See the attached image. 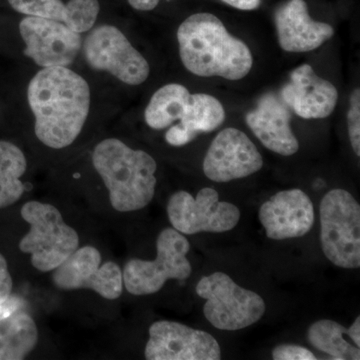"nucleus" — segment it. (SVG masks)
Segmentation results:
<instances>
[{
    "mask_svg": "<svg viewBox=\"0 0 360 360\" xmlns=\"http://www.w3.org/2000/svg\"><path fill=\"white\" fill-rule=\"evenodd\" d=\"M13 286V278L8 270V264L6 257L0 253V304L11 297Z\"/></svg>",
    "mask_w": 360,
    "mask_h": 360,
    "instance_id": "27",
    "label": "nucleus"
},
{
    "mask_svg": "<svg viewBox=\"0 0 360 360\" xmlns=\"http://www.w3.org/2000/svg\"><path fill=\"white\" fill-rule=\"evenodd\" d=\"M160 1V0H129V4L136 11H150L158 6ZM167 1H170V0H167Z\"/></svg>",
    "mask_w": 360,
    "mask_h": 360,
    "instance_id": "29",
    "label": "nucleus"
},
{
    "mask_svg": "<svg viewBox=\"0 0 360 360\" xmlns=\"http://www.w3.org/2000/svg\"><path fill=\"white\" fill-rule=\"evenodd\" d=\"M347 335L354 340L357 347H360V317H357L354 324L347 329Z\"/></svg>",
    "mask_w": 360,
    "mask_h": 360,
    "instance_id": "30",
    "label": "nucleus"
},
{
    "mask_svg": "<svg viewBox=\"0 0 360 360\" xmlns=\"http://www.w3.org/2000/svg\"><path fill=\"white\" fill-rule=\"evenodd\" d=\"M27 167L25 153L11 142L0 141V208L13 205L25 191L20 179Z\"/></svg>",
    "mask_w": 360,
    "mask_h": 360,
    "instance_id": "21",
    "label": "nucleus"
},
{
    "mask_svg": "<svg viewBox=\"0 0 360 360\" xmlns=\"http://www.w3.org/2000/svg\"><path fill=\"white\" fill-rule=\"evenodd\" d=\"M167 215L172 227L186 236L229 231L240 219L238 206L219 201V193L210 187L201 189L196 198L184 191L172 194Z\"/></svg>",
    "mask_w": 360,
    "mask_h": 360,
    "instance_id": "9",
    "label": "nucleus"
},
{
    "mask_svg": "<svg viewBox=\"0 0 360 360\" xmlns=\"http://www.w3.org/2000/svg\"><path fill=\"white\" fill-rule=\"evenodd\" d=\"M99 11L98 0H70L65 6L63 23L82 34L89 32L96 25Z\"/></svg>",
    "mask_w": 360,
    "mask_h": 360,
    "instance_id": "23",
    "label": "nucleus"
},
{
    "mask_svg": "<svg viewBox=\"0 0 360 360\" xmlns=\"http://www.w3.org/2000/svg\"><path fill=\"white\" fill-rule=\"evenodd\" d=\"M18 13L63 22L65 4L61 0H8Z\"/></svg>",
    "mask_w": 360,
    "mask_h": 360,
    "instance_id": "24",
    "label": "nucleus"
},
{
    "mask_svg": "<svg viewBox=\"0 0 360 360\" xmlns=\"http://www.w3.org/2000/svg\"><path fill=\"white\" fill-rule=\"evenodd\" d=\"M221 1L239 11H255L262 4L260 0H221Z\"/></svg>",
    "mask_w": 360,
    "mask_h": 360,
    "instance_id": "28",
    "label": "nucleus"
},
{
    "mask_svg": "<svg viewBox=\"0 0 360 360\" xmlns=\"http://www.w3.org/2000/svg\"><path fill=\"white\" fill-rule=\"evenodd\" d=\"M259 220L270 239L302 238L314 224V203L302 189L279 191L262 205Z\"/></svg>",
    "mask_w": 360,
    "mask_h": 360,
    "instance_id": "14",
    "label": "nucleus"
},
{
    "mask_svg": "<svg viewBox=\"0 0 360 360\" xmlns=\"http://www.w3.org/2000/svg\"><path fill=\"white\" fill-rule=\"evenodd\" d=\"M90 97L86 80L68 66L39 70L27 89L37 139L51 148L71 146L89 117Z\"/></svg>",
    "mask_w": 360,
    "mask_h": 360,
    "instance_id": "1",
    "label": "nucleus"
},
{
    "mask_svg": "<svg viewBox=\"0 0 360 360\" xmlns=\"http://www.w3.org/2000/svg\"><path fill=\"white\" fill-rule=\"evenodd\" d=\"M225 120V110L217 97L206 94H191L188 108L177 124L165 134V141L172 146H184L198 135L219 129Z\"/></svg>",
    "mask_w": 360,
    "mask_h": 360,
    "instance_id": "18",
    "label": "nucleus"
},
{
    "mask_svg": "<svg viewBox=\"0 0 360 360\" xmlns=\"http://www.w3.org/2000/svg\"><path fill=\"white\" fill-rule=\"evenodd\" d=\"M177 41L182 65L196 77L239 80L252 68L250 47L212 13L187 18L177 30Z\"/></svg>",
    "mask_w": 360,
    "mask_h": 360,
    "instance_id": "2",
    "label": "nucleus"
},
{
    "mask_svg": "<svg viewBox=\"0 0 360 360\" xmlns=\"http://www.w3.org/2000/svg\"><path fill=\"white\" fill-rule=\"evenodd\" d=\"M276 360H315L316 357L309 348L295 345H281L272 350Z\"/></svg>",
    "mask_w": 360,
    "mask_h": 360,
    "instance_id": "26",
    "label": "nucleus"
},
{
    "mask_svg": "<svg viewBox=\"0 0 360 360\" xmlns=\"http://www.w3.org/2000/svg\"><path fill=\"white\" fill-rule=\"evenodd\" d=\"M262 167L264 160L255 144L245 132L232 127L215 136L202 165L205 176L214 182L245 179Z\"/></svg>",
    "mask_w": 360,
    "mask_h": 360,
    "instance_id": "13",
    "label": "nucleus"
},
{
    "mask_svg": "<svg viewBox=\"0 0 360 360\" xmlns=\"http://www.w3.org/2000/svg\"><path fill=\"white\" fill-rule=\"evenodd\" d=\"M191 94L179 84H169L156 90L144 111L146 124L150 129L161 130L179 122L184 115Z\"/></svg>",
    "mask_w": 360,
    "mask_h": 360,
    "instance_id": "20",
    "label": "nucleus"
},
{
    "mask_svg": "<svg viewBox=\"0 0 360 360\" xmlns=\"http://www.w3.org/2000/svg\"><path fill=\"white\" fill-rule=\"evenodd\" d=\"M284 103L304 120H322L333 115L338 91L328 80L319 77L309 65H302L290 73V82L281 91Z\"/></svg>",
    "mask_w": 360,
    "mask_h": 360,
    "instance_id": "15",
    "label": "nucleus"
},
{
    "mask_svg": "<svg viewBox=\"0 0 360 360\" xmlns=\"http://www.w3.org/2000/svg\"><path fill=\"white\" fill-rule=\"evenodd\" d=\"M20 32L23 53L42 68L72 65L82 46L79 33L58 20L27 16L21 20Z\"/></svg>",
    "mask_w": 360,
    "mask_h": 360,
    "instance_id": "11",
    "label": "nucleus"
},
{
    "mask_svg": "<svg viewBox=\"0 0 360 360\" xmlns=\"http://www.w3.org/2000/svg\"><path fill=\"white\" fill-rule=\"evenodd\" d=\"M189 250L184 234L174 229H163L156 240L155 259L129 260L123 269V285L130 295H148L158 292L169 279L186 281L193 271L186 257Z\"/></svg>",
    "mask_w": 360,
    "mask_h": 360,
    "instance_id": "7",
    "label": "nucleus"
},
{
    "mask_svg": "<svg viewBox=\"0 0 360 360\" xmlns=\"http://www.w3.org/2000/svg\"><path fill=\"white\" fill-rule=\"evenodd\" d=\"M196 293L206 300V319L220 330L248 328L259 321L266 309L262 296L241 288L224 272L202 277L196 285Z\"/></svg>",
    "mask_w": 360,
    "mask_h": 360,
    "instance_id": "6",
    "label": "nucleus"
},
{
    "mask_svg": "<svg viewBox=\"0 0 360 360\" xmlns=\"http://www.w3.org/2000/svg\"><path fill=\"white\" fill-rule=\"evenodd\" d=\"M52 281L61 290H91L105 300L120 297L122 271L115 262L101 265V255L94 246L78 248L53 270Z\"/></svg>",
    "mask_w": 360,
    "mask_h": 360,
    "instance_id": "10",
    "label": "nucleus"
},
{
    "mask_svg": "<svg viewBox=\"0 0 360 360\" xmlns=\"http://www.w3.org/2000/svg\"><path fill=\"white\" fill-rule=\"evenodd\" d=\"M347 111V129L350 143L355 155L360 156V90L355 89L350 96Z\"/></svg>",
    "mask_w": 360,
    "mask_h": 360,
    "instance_id": "25",
    "label": "nucleus"
},
{
    "mask_svg": "<svg viewBox=\"0 0 360 360\" xmlns=\"http://www.w3.org/2000/svg\"><path fill=\"white\" fill-rule=\"evenodd\" d=\"M20 213L30 229L20 241V250L30 255L34 269L52 271L79 248L77 231L65 224L56 206L33 200Z\"/></svg>",
    "mask_w": 360,
    "mask_h": 360,
    "instance_id": "4",
    "label": "nucleus"
},
{
    "mask_svg": "<svg viewBox=\"0 0 360 360\" xmlns=\"http://www.w3.org/2000/svg\"><path fill=\"white\" fill-rule=\"evenodd\" d=\"M37 341L39 329L30 315L14 311L0 319V360L25 359Z\"/></svg>",
    "mask_w": 360,
    "mask_h": 360,
    "instance_id": "19",
    "label": "nucleus"
},
{
    "mask_svg": "<svg viewBox=\"0 0 360 360\" xmlns=\"http://www.w3.org/2000/svg\"><path fill=\"white\" fill-rule=\"evenodd\" d=\"M274 21L279 45L284 51H312L335 34L333 26L310 18L304 0H288L276 11Z\"/></svg>",
    "mask_w": 360,
    "mask_h": 360,
    "instance_id": "17",
    "label": "nucleus"
},
{
    "mask_svg": "<svg viewBox=\"0 0 360 360\" xmlns=\"http://www.w3.org/2000/svg\"><path fill=\"white\" fill-rule=\"evenodd\" d=\"M92 163L117 212L141 210L155 198L158 165L146 151L134 150L117 139H104L94 148Z\"/></svg>",
    "mask_w": 360,
    "mask_h": 360,
    "instance_id": "3",
    "label": "nucleus"
},
{
    "mask_svg": "<svg viewBox=\"0 0 360 360\" xmlns=\"http://www.w3.org/2000/svg\"><path fill=\"white\" fill-rule=\"evenodd\" d=\"M146 359L148 360H219L217 340L205 331L179 322L161 321L149 328Z\"/></svg>",
    "mask_w": 360,
    "mask_h": 360,
    "instance_id": "12",
    "label": "nucleus"
},
{
    "mask_svg": "<svg viewBox=\"0 0 360 360\" xmlns=\"http://www.w3.org/2000/svg\"><path fill=\"white\" fill-rule=\"evenodd\" d=\"M321 241L324 255L336 266H360V206L345 189L329 191L322 198Z\"/></svg>",
    "mask_w": 360,
    "mask_h": 360,
    "instance_id": "5",
    "label": "nucleus"
},
{
    "mask_svg": "<svg viewBox=\"0 0 360 360\" xmlns=\"http://www.w3.org/2000/svg\"><path fill=\"white\" fill-rule=\"evenodd\" d=\"M245 122L269 150L283 156L297 153L300 143L291 129L290 108L281 96L272 92L264 94L257 108L246 115Z\"/></svg>",
    "mask_w": 360,
    "mask_h": 360,
    "instance_id": "16",
    "label": "nucleus"
},
{
    "mask_svg": "<svg viewBox=\"0 0 360 360\" xmlns=\"http://www.w3.org/2000/svg\"><path fill=\"white\" fill-rule=\"evenodd\" d=\"M82 46L92 70L105 71L123 84L135 86L149 77L148 61L115 26H97L85 37Z\"/></svg>",
    "mask_w": 360,
    "mask_h": 360,
    "instance_id": "8",
    "label": "nucleus"
},
{
    "mask_svg": "<svg viewBox=\"0 0 360 360\" xmlns=\"http://www.w3.org/2000/svg\"><path fill=\"white\" fill-rule=\"evenodd\" d=\"M345 335H347L345 326L329 319H322L310 326L307 338L312 347L330 355L333 359H360L359 347L350 345L343 338Z\"/></svg>",
    "mask_w": 360,
    "mask_h": 360,
    "instance_id": "22",
    "label": "nucleus"
}]
</instances>
